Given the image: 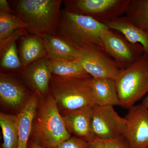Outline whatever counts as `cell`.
I'll list each match as a JSON object with an SVG mask.
<instances>
[{
    "mask_svg": "<svg viewBox=\"0 0 148 148\" xmlns=\"http://www.w3.org/2000/svg\"><path fill=\"white\" fill-rule=\"evenodd\" d=\"M50 92L40 97L31 138L44 148H52L71 137Z\"/></svg>",
    "mask_w": 148,
    "mask_h": 148,
    "instance_id": "6da1fadb",
    "label": "cell"
},
{
    "mask_svg": "<svg viewBox=\"0 0 148 148\" xmlns=\"http://www.w3.org/2000/svg\"><path fill=\"white\" fill-rule=\"evenodd\" d=\"M49 92L62 116L71 111L96 106L89 75L79 77H61L52 75Z\"/></svg>",
    "mask_w": 148,
    "mask_h": 148,
    "instance_id": "7a4b0ae2",
    "label": "cell"
},
{
    "mask_svg": "<svg viewBox=\"0 0 148 148\" xmlns=\"http://www.w3.org/2000/svg\"><path fill=\"white\" fill-rule=\"evenodd\" d=\"M61 0H18L14 2L16 14L26 31L42 37L56 35L61 10Z\"/></svg>",
    "mask_w": 148,
    "mask_h": 148,
    "instance_id": "3957f363",
    "label": "cell"
},
{
    "mask_svg": "<svg viewBox=\"0 0 148 148\" xmlns=\"http://www.w3.org/2000/svg\"><path fill=\"white\" fill-rule=\"evenodd\" d=\"M107 29L91 17L65 9L61 11L56 35L77 49L91 44L103 49L101 36Z\"/></svg>",
    "mask_w": 148,
    "mask_h": 148,
    "instance_id": "277c9868",
    "label": "cell"
},
{
    "mask_svg": "<svg viewBox=\"0 0 148 148\" xmlns=\"http://www.w3.org/2000/svg\"><path fill=\"white\" fill-rule=\"evenodd\" d=\"M114 80L120 106L129 110L148 93V55L121 70Z\"/></svg>",
    "mask_w": 148,
    "mask_h": 148,
    "instance_id": "5b68a950",
    "label": "cell"
},
{
    "mask_svg": "<svg viewBox=\"0 0 148 148\" xmlns=\"http://www.w3.org/2000/svg\"><path fill=\"white\" fill-rule=\"evenodd\" d=\"M131 0H68L65 10L93 18L108 24L125 14Z\"/></svg>",
    "mask_w": 148,
    "mask_h": 148,
    "instance_id": "8992f818",
    "label": "cell"
},
{
    "mask_svg": "<svg viewBox=\"0 0 148 148\" xmlns=\"http://www.w3.org/2000/svg\"><path fill=\"white\" fill-rule=\"evenodd\" d=\"M76 60L93 78L114 79L121 71L104 49L95 45H88L77 49Z\"/></svg>",
    "mask_w": 148,
    "mask_h": 148,
    "instance_id": "52a82bcc",
    "label": "cell"
},
{
    "mask_svg": "<svg viewBox=\"0 0 148 148\" xmlns=\"http://www.w3.org/2000/svg\"><path fill=\"white\" fill-rule=\"evenodd\" d=\"M101 38L103 49L121 70L127 69L145 53L142 45L130 42L119 32L109 28L102 32Z\"/></svg>",
    "mask_w": 148,
    "mask_h": 148,
    "instance_id": "ba28073f",
    "label": "cell"
},
{
    "mask_svg": "<svg viewBox=\"0 0 148 148\" xmlns=\"http://www.w3.org/2000/svg\"><path fill=\"white\" fill-rule=\"evenodd\" d=\"M126 128L124 117L120 116L112 106L92 107L91 130L95 137L111 140L124 135Z\"/></svg>",
    "mask_w": 148,
    "mask_h": 148,
    "instance_id": "9c48e42d",
    "label": "cell"
},
{
    "mask_svg": "<svg viewBox=\"0 0 148 148\" xmlns=\"http://www.w3.org/2000/svg\"><path fill=\"white\" fill-rule=\"evenodd\" d=\"M124 136L130 148H148V109L142 104L128 110Z\"/></svg>",
    "mask_w": 148,
    "mask_h": 148,
    "instance_id": "30bf717a",
    "label": "cell"
},
{
    "mask_svg": "<svg viewBox=\"0 0 148 148\" xmlns=\"http://www.w3.org/2000/svg\"><path fill=\"white\" fill-rule=\"evenodd\" d=\"M25 82L40 97L48 94L51 74L49 59L45 57L26 67L22 72Z\"/></svg>",
    "mask_w": 148,
    "mask_h": 148,
    "instance_id": "8fae6325",
    "label": "cell"
},
{
    "mask_svg": "<svg viewBox=\"0 0 148 148\" xmlns=\"http://www.w3.org/2000/svg\"><path fill=\"white\" fill-rule=\"evenodd\" d=\"M92 107L78 109L63 116L66 128L70 134L88 143L95 137L91 130Z\"/></svg>",
    "mask_w": 148,
    "mask_h": 148,
    "instance_id": "7c38bea8",
    "label": "cell"
},
{
    "mask_svg": "<svg viewBox=\"0 0 148 148\" xmlns=\"http://www.w3.org/2000/svg\"><path fill=\"white\" fill-rule=\"evenodd\" d=\"M40 97L38 93L34 92L17 115L18 130L17 148H28Z\"/></svg>",
    "mask_w": 148,
    "mask_h": 148,
    "instance_id": "4fadbf2b",
    "label": "cell"
},
{
    "mask_svg": "<svg viewBox=\"0 0 148 148\" xmlns=\"http://www.w3.org/2000/svg\"><path fill=\"white\" fill-rule=\"evenodd\" d=\"M26 29H18L8 38L0 41L1 69L22 73L25 68L22 65L16 42L21 37L27 34Z\"/></svg>",
    "mask_w": 148,
    "mask_h": 148,
    "instance_id": "5bb4252c",
    "label": "cell"
},
{
    "mask_svg": "<svg viewBox=\"0 0 148 148\" xmlns=\"http://www.w3.org/2000/svg\"><path fill=\"white\" fill-rule=\"evenodd\" d=\"M27 91L14 77L1 73L0 99L5 105L14 109H18L27 99Z\"/></svg>",
    "mask_w": 148,
    "mask_h": 148,
    "instance_id": "9a60e30c",
    "label": "cell"
},
{
    "mask_svg": "<svg viewBox=\"0 0 148 148\" xmlns=\"http://www.w3.org/2000/svg\"><path fill=\"white\" fill-rule=\"evenodd\" d=\"M49 60H76L77 49L56 35H45L41 37Z\"/></svg>",
    "mask_w": 148,
    "mask_h": 148,
    "instance_id": "2e32d148",
    "label": "cell"
},
{
    "mask_svg": "<svg viewBox=\"0 0 148 148\" xmlns=\"http://www.w3.org/2000/svg\"><path fill=\"white\" fill-rule=\"evenodd\" d=\"M109 29L119 32L130 42L143 47L148 55V35L131 22L125 16L114 19L106 24Z\"/></svg>",
    "mask_w": 148,
    "mask_h": 148,
    "instance_id": "e0dca14e",
    "label": "cell"
},
{
    "mask_svg": "<svg viewBox=\"0 0 148 148\" xmlns=\"http://www.w3.org/2000/svg\"><path fill=\"white\" fill-rule=\"evenodd\" d=\"M18 52L20 61L25 69L36 61L47 57L41 37L37 35L24 36Z\"/></svg>",
    "mask_w": 148,
    "mask_h": 148,
    "instance_id": "ac0fdd59",
    "label": "cell"
},
{
    "mask_svg": "<svg viewBox=\"0 0 148 148\" xmlns=\"http://www.w3.org/2000/svg\"><path fill=\"white\" fill-rule=\"evenodd\" d=\"M92 86L96 106H120L114 79L92 77Z\"/></svg>",
    "mask_w": 148,
    "mask_h": 148,
    "instance_id": "d6986e66",
    "label": "cell"
},
{
    "mask_svg": "<svg viewBox=\"0 0 148 148\" xmlns=\"http://www.w3.org/2000/svg\"><path fill=\"white\" fill-rule=\"evenodd\" d=\"M0 125L3 143L1 148H17L18 143V118L17 115L0 113Z\"/></svg>",
    "mask_w": 148,
    "mask_h": 148,
    "instance_id": "ffe728a7",
    "label": "cell"
},
{
    "mask_svg": "<svg viewBox=\"0 0 148 148\" xmlns=\"http://www.w3.org/2000/svg\"><path fill=\"white\" fill-rule=\"evenodd\" d=\"M125 15L148 35V0H131Z\"/></svg>",
    "mask_w": 148,
    "mask_h": 148,
    "instance_id": "44dd1931",
    "label": "cell"
},
{
    "mask_svg": "<svg viewBox=\"0 0 148 148\" xmlns=\"http://www.w3.org/2000/svg\"><path fill=\"white\" fill-rule=\"evenodd\" d=\"M49 66L52 75L57 76L75 77L88 75L76 60H49Z\"/></svg>",
    "mask_w": 148,
    "mask_h": 148,
    "instance_id": "7402d4cb",
    "label": "cell"
},
{
    "mask_svg": "<svg viewBox=\"0 0 148 148\" xmlns=\"http://www.w3.org/2000/svg\"><path fill=\"white\" fill-rule=\"evenodd\" d=\"M25 25L18 14L0 10V41L8 38Z\"/></svg>",
    "mask_w": 148,
    "mask_h": 148,
    "instance_id": "603a6c76",
    "label": "cell"
},
{
    "mask_svg": "<svg viewBox=\"0 0 148 148\" xmlns=\"http://www.w3.org/2000/svg\"><path fill=\"white\" fill-rule=\"evenodd\" d=\"M89 143L90 148H130L124 135L111 140L94 137Z\"/></svg>",
    "mask_w": 148,
    "mask_h": 148,
    "instance_id": "cb8c5ba5",
    "label": "cell"
},
{
    "mask_svg": "<svg viewBox=\"0 0 148 148\" xmlns=\"http://www.w3.org/2000/svg\"><path fill=\"white\" fill-rule=\"evenodd\" d=\"M52 148H90L89 143L76 136H71L58 145Z\"/></svg>",
    "mask_w": 148,
    "mask_h": 148,
    "instance_id": "d4e9b609",
    "label": "cell"
},
{
    "mask_svg": "<svg viewBox=\"0 0 148 148\" xmlns=\"http://www.w3.org/2000/svg\"><path fill=\"white\" fill-rule=\"evenodd\" d=\"M0 10L11 13H16V12L12 9L8 2L6 0H0Z\"/></svg>",
    "mask_w": 148,
    "mask_h": 148,
    "instance_id": "484cf974",
    "label": "cell"
},
{
    "mask_svg": "<svg viewBox=\"0 0 148 148\" xmlns=\"http://www.w3.org/2000/svg\"><path fill=\"white\" fill-rule=\"evenodd\" d=\"M28 148H44L36 141L32 140L29 141Z\"/></svg>",
    "mask_w": 148,
    "mask_h": 148,
    "instance_id": "4316f807",
    "label": "cell"
},
{
    "mask_svg": "<svg viewBox=\"0 0 148 148\" xmlns=\"http://www.w3.org/2000/svg\"><path fill=\"white\" fill-rule=\"evenodd\" d=\"M141 104L148 109V93L145 98L143 99V102Z\"/></svg>",
    "mask_w": 148,
    "mask_h": 148,
    "instance_id": "83f0119b",
    "label": "cell"
},
{
    "mask_svg": "<svg viewBox=\"0 0 148 148\" xmlns=\"http://www.w3.org/2000/svg\"></svg>",
    "mask_w": 148,
    "mask_h": 148,
    "instance_id": "f1b7e54d",
    "label": "cell"
}]
</instances>
